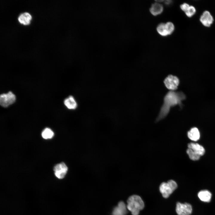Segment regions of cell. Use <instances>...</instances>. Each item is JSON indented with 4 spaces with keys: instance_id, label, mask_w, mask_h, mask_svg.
<instances>
[{
    "instance_id": "cell-12",
    "label": "cell",
    "mask_w": 215,
    "mask_h": 215,
    "mask_svg": "<svg viewBox=\"0 0 215 215\" xmlns=\"http://www.w3.org/2000/svg\"><path fill=\"white\" fill-rule=\"evenodd\" d=\"M163 10L162 5L157 2L153 4L150 9L151 13L154 16L161 14Z\"/></svg>"
},
{
    "instance_id": "cell-15",
    "label": "cell",
    "mask_w": 215,
    "mask_h": 215,
    "mask_svg": "<svg viewBox=\"0 0 215 215\" xmlns=\"http://www.w3.org/2000/svg\"><path fill=\"white\" fill-rule=\"evenodd\" d=\"M31 19V15L28 13L25 12L21 14L18 18L19 22L24 25L29 24Z\"/></svg>"
},
{
    "instance_id": "cell-18",
    "label": "cell",
    "mask_w": 215,
    "mask_h": 215,
    "mask_svg": "<svg viewBox=\"0 0 215 215\" xmlns=\"http://www.w3.org/2000/svg\"><path fill=\"white\" fill-rule=\"evenodd\" d=\"M186 152L189 158L192 160H198L200 159V156L191 149L188 148Z\"/></svg>"
},
{
    "instance_id": "cell-2",
    "label": "cell",
    "mask_w": 215,
    "mask_h": 215,
    "mask_svg": "<svg viewBox=\"0 0 215 215\" xmlns=\"http://www.w3.org/2000/svg\"><path fill=\"white\" fill-rule=\"evenodd\" d=\"M127 208L133 215H138L140 211L144 207V202L140 196L133 195L130 196L127 201Z\"/></svg>"
},
{
    "instance_id": "cell-1",
    "label": "cell",
    "mask_w": 215,
    "mask_h": 215,
    "mask_svg": "<svg viewBox=\"0 0 215 215\" xmlns=\"http://www.w3.org/2000/svg\"><path fill=\"white\" fill-rule=\"evenodd\" d=\"M185 98V95L182 92L173 90L168 91L164 97L163 104L156 122H158L164 119L169 113L171 107L178 105L181 107L182 101Z\"/></svg>"
},
{
    "instance_id": "cell-21",
    "label": "cell",
    "mask_w": 215,
    "mask_h": 215,
    "mask_svg": "<svg viewBox=\"0 0 215 215\" xmlns=\"http://www.w3.org/2000/svg\"><path fill=\"white\" fill-rule=\"evenodd\" d=\"M190 6L188 4L184 3L180 5V7L181 10L185 12L188 9Z\"/></svg>"
},
{
    "instance_id": "cell-8",
    "label": "cell",
    "mask_w": 215,
    "mask_h": 215,
    "mask_svg": "<svg viewBox=\"0 0 215 215\" xmlns=\"http://www.w3.org/2000/svg\"><path fill=\"white\" fill-rule=\"evenodd\" d=\"M200 21L205 26L208 27L210 26L213 22V18L209 12L205 11L201 16Z\"/></svg>"
},
{
    "instance_id": "cell-16",
    "label": "cell",
    "mask_w": 215,
    "mask_h": 215,
    "mask_svg": "<svg viewBox=\"0 0 215 215\" xmlns=\"http://www.w3.org/2000/svg\"><path fill=\"white\" fill-rule=\"evenodd\" d=\"M157 31L161 36H165L168 35L165 23H161L157 27Z\"/></svg>"
},
{
    "instance_id": "cell-11",
    "label": "cell",
    "mask_w": 215,
    "mask_h": 215,
    "mask_svg": "<svg viewBox=\"0 0 215 215\" xmlns=\"http://www.w3.org/2000/svg\"><path fill=\"white\" fill-rule=\"evenodd\" d=\"M64 103L65 106L69 110H75L77 107L78 104L76 101L72 96H70L65 99Z\"/></svg>"
},
{
    "instance_id": "cell-19",
    "label": "cell",
    "mask_w": 215,
    "mask_h": 215,
    "mask_svg": "<svg viewBox=\"0 0 215 215\" xmlns=\"http://www.w3.org/2000/svg\"><path fill=\"white\" fill-rule=\"evenodd\" d=\"M166 28L168 34H171L174 30V26L173 24L171 22H168L165 23Z\"/></svg>"
},
{
    "instance_id": "cell-5",
    "label": "cell",
    "mask_w": 215,
    "mask_h": 215,
    "mask_svg": "<svg viewBox=\"0 0 215 215\" xmlns=\"http://www.w3.org/2000/svg\"><path fill=\"white\" fill-rule=\"evenodd\" d=\"M16 99L15 95L11 92L3 93L0 96V104L2 107L6 108L14 102Z\"/></svg>"
},
{
    "instance_id": "cell-3",
    "label": "cell",
    "mask_w": 215,
    "mask_h": 215,
    "mask_svg": "<svg viewBox=\"0 0 215 215\" xmlns=\"http://www.w3.org/2000/svg\"><path fill=\"white\" fill-rule=\"evenodd\" d=\"M177 185L173 180H170L167 182H163L160 185L159 190L162 196L168 198L177 188Z\"/></svg>"
},
{
    "instance_id": "cell-4",
    "label": "cell",
    "mask_w": 215,
    "mask_h": 215,
    "mask_svg": "<svg viewBox=\"0 0 215 215\" xmlns=\"http://www.w3.org/2000/svg\"><path fill=\"white\" fill-rule=\"evenodd\" d=\"M164 83L167 89L174 91L177 89L179 81L177 76L169 75L165 79Z\"/></svg>"
},
{
    "instance_id": "cell-17",
    "label": "cell",
    "mask_w": 215,
    "mask_h": 215,
    "mask_svg": "<svg viewBox=\"0 0 215 215\" xmlns=\"http://www.w3.org/2000/svg\"><path fill=\"white\" fill-rule=\"evenodd\" d=\"M42 137L44 139H47L52 138L54 136V133L50 128H46L42 133Z\"/></svg>"
},
{
    "instance_id": "cell-7",
    "label": "cell",
    "mask_w": 215,
    "mask_h": 215,
    "mask_svg": "<svg viewBox=\"0 0 215 215\" xmlns=\"http://www.w3.org/2000/svg\"><path fill=\"white\" fill-rule=\"evenodd\" d=\"M176 210L178 215H190L192 209L191 205L189 203L177 202Z\"/></svg>"
},
{
    "instance_id": "cell-13",
    "label": "cell",
    "mask_w": 215,
    "mask_h": 215,
    "mask_svg": "<svg viewBox=\"0 0 215 215\" xmlns=\"http://www.w3.org/2000/svg\"><path fill=\"white\" fill-rule=\"evenodd\" d=\"M188 138L194 141H198L200 138V133L198 129L196 127L191 128L187 133Z\"/></svg>"
},
{
    "instance_id": "cell-9",
    "label": "cell",
    "mask_w": 215,
    "mask_h": 215,
    "mask_svg": "<svg viewBox=\"0 0 215 215\" xmlns=\"http://www.w3.org/2000/svg\"><path fill=\"white\" fill-rule=\"evenodd\" d=\"M127 206L122 201L119 202L112 212V215H126L127 213Z\"/></svg>"
},
{
    "instance_id": "cell-14",
    "label": "cell",
    "mask_w": 215,
    "mask_h": 215,
    "mask_svg": "<svg viewBox=\"0 0 215 215\" xmlns=\"http://www.w3.org/2000/svg\"><path fill=\"white\" fill-rule=\"evenodd\" d=\"M198 196L202 201L205 202H209L211 201L212 195L209 191L203 190L199 192Z\"/></svg>"
},
{
    "instance_id": "cell-20",
    "label": "cell",
    "mask_w": 215,
    "mask_h": 215,
    "mask_svg": "<svg viewBox=\"0 0 215 215\" xmlns=\"http://www.w3.org/2000/svg\"><path fill=\"white\" fill-rule=\"evenodd\" d=\"M196 11L195 7L193 6H191L185 13L188 17H191L195 13Z\"/></svg>"
},
{
    "instance_id": "cell-6",
    "label": "cell",
    "mask_w": 215,
    "mask_h": 215,
    "mask_svg": "<svg viewBox=\"0 0 215 215\" xmlns=\"http://www.w3.org/2000/svg\"><path fill=\"white\" fill-rule=\"evenodd\" d=\"M68 168L64 162H61L56 165L53 168V171L56 176L58 179H63L66 175Z\"/></svg>"
},
{
    "instance_id": "cell-10",
    "label": "cell",
    "mask_w": 215,
    "mask_h": 215,
    "mask_svg": "<svg viewBox=\"0 0 215 215\" xmlns=\"http://www.w3.org/2000/svg\"><path fill=\"white\" fill-rule=\"evenodd\" d=\"M188 148L192 149L200 156L205 153L204 148L198 143L191 142L188 144Z\"/></svg>"
},
{
    "instance_id": "cell-22",
    "label": "cell",
    "mask_w": 215,
    "mask_h": 215,
    "mask_svg": "<svg viewBox=\"0 0 215 215\" xmlns=\"http://www.w3.org/2000/svg\"><path fill=\"white\" fill-rule=\"evenodd\" d=\"M172 2V1L171 0H166L165 1L164 3L167 5H169L171 4Z\"/></svg>"
}]
</instances>
